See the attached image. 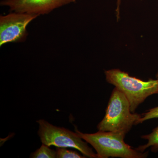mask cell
Masks as SVG:
<instances>
[{
    "label": "cell",
    "instance_id": "cell-3",
    "mask_svg": "<svg viewBox=\"0 0 158 158\" xmlns=\"http://www.w3.org/2000/svg\"><path fill=\"white\" fill-rule=\"evenodd\" d=\"M141 117V114L132 113L127 98L115 87L111 93L104 117L97 127L99 131L126 135L133 126L137 125Z\"/></svg>",
    "mask_w": 158,
    "mask_h": 158
},
{
    "label": "cell",
    "instance_id": "cell-2",
    "mask_svg": "<svg viewBox=\"0 0 158 158\" xmlns=\"http://www.w3.org/2000/svg\"><path fill=\"white\" fill-rule=\"evenodd\" d=\"M105 74L108 83L124 94L129 102L132 113H135L148 97L158 94V81L156 79L143 81L131 76L118 69L105 71Z\"/></svg>",
    "mask_w": 158,
    "mask_h": 158
},
{
    "label": "cell",
    "instance_id": "cell-1",
    "mask_svg": "<svg viewBox=\"0 0 158 158\" xmlns=\"http://www.w3.org/2000/svg\"><path fill=\"white\" fill-rule=\"evenodd\" d=\"M79 136L90 144L96 151L98 158H144L148 152L134 149L125 142V134L98 131L94 134L83 133L75 128Z\"/></svg>",
    "mask_w": 158,
    "mask_h": 158
},
{
    "label": "cell",
    "instance_id": "cell-9",
    "mask_svg": "<svg viewBox=\"0 0 158 158\" xmlns=\"http://www.w3.org/2000/svg\"><path fill=\"white\" fill-rule=\"evenodd\" d=\"M57 158H87L77 152L67 149V148H58L56 150Z\"/></svg>",
    "mask_w": 158,
    "mask_h": 158
},
{
    "label": "cell",
    "instance_id": "cell-7",
    "mask_svg": "<svg viewBox=\"0 0 158 158\" xmlns=\"http://www.w3.org/2000/svg\"><path fill=\"white\" fill-rule=\"evenodd\" d=\"M142 139L147 141V144L140 145L136 148L139 151L144 152L148 148H151L152 152H158V126L152 130V132L148 135L141 136Z\"/></svg>",
    "mask_w": 158,
    "mask_h": 158
},
{
    "label": "cell",
    "instance_id": "cell-11",
    "mask_svg": "<svg viewBox=\"0 0 158 158\" xmlns=\"http://www.w3.org/2000/svg\"><path fill=\"white\" fill-rule=\"evenodd\" d=\"M121 0H117V7L116 10V18L117 21L119 19V13H120V5Z\"/></svg>",
    "mask_w": 158,
    "mask_h": 158
},
{
    "label": "cell",
    "instance_id": "cell-8",
    "mask_svg": "<svg viewBox=\"0 0 158 158\" xmlns=\"http://www.w3.org/2000/svg\"><path fill=\"white\" fill-rule=\"evenodd\" d=\"M30 158H56V151L51 149L49 146L42 144L40 148L31 154Z\"/></svg>",
    "mask_w": 158,
    "mask_h": 158
},
{
    "label": "cell",
    "instance_id": "cell-5",
    "mask_svg": "<svg viewBox=\"0 0 158 158\" xmlns=\"http://www.w3.org/2000/svg\"><path fill=\"white\" fill-rule=\"evenodd\" d=\"M36 15L11 11L0 16V46L9 43L23 42L28 36L27 27L38 17Z\"/></svg>",
    "mask_w": 158,
    "mask_h": 158
},
{
    "label": "cell",
    "instance_id": "cell-10",
    "mask_svg": "<svg viewBox=\"0 0 158 158\" xmlns=\"http://www.w3.org/2000/svg\"><path fill=\"white\" fill-rule=\"evenodd\" d=\"M156 118H158V106L152 108L146 113L141 114V117L138 119L137 125L149 119Z\"/></svg>",
    "mask_w": 158,
    "mask_h": 158
},
{
    "label": "cell",
    "instance_id": "cell-4",
    "mask_svg": "<svg viewBox=\"0 0 158 158\" xmlns=\"http://www.w3.org/2000/svg\"><path fill=\"white\" fill-rule=\"evenodd\" d=\"M39 124L38 136L42 144L50 147L72 148L78 150L86 157L98 158L97 154L88 143L75 132L51 124L43 119L37 120Z\"/></svg>",
    "mask_w": 158,
    "mask_h": 158
},
{
    "label": "cell",
    "instance_id": "cell-6",
    "mask_svg": "<svg viewBox=\"0 0 158 158\" xmlns=\"http://www.w3.org/2000/svg\"><path fill=\"white\" fill-rule=\"evenodd\" d=\"M77 0H2L1 6H7L10 11L28 14L41 15L48 14L54 9Z\"/></svg>",
    "mask_w": 158,
    "mask_h": 158
},
{
    "label": "cell",
    "instance_id": "cell-12",
    "mask_svg": "<svg viewBox=\"0 0 158 158\" xmlns=\"http://www.w3.org/2000/svg\"><path fill=\"white\" fill-rule=\"evenodd\" d=\"M156 79L158 81V69L157 72L156 74Z\"/></svg>",
    "mask_w": 158,
    "mask_h": 158
}]
</instances>
